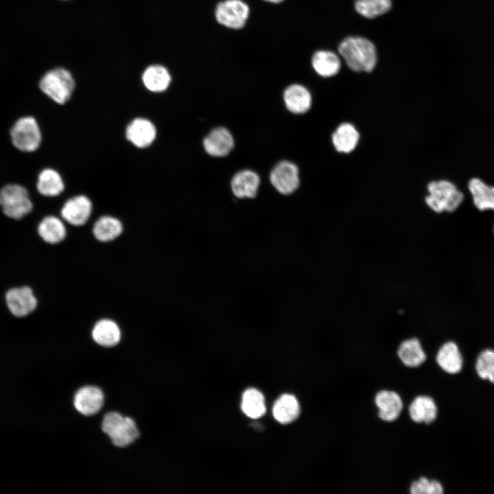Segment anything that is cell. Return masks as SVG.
<instances>
[{
	"label": "cell",
	"instance_id": "6da1fadb",
	"mask_svg": "<svg viewBox=\"0 0 494 494\" xmlns=\"http://www.w3.org/2000/svg\"><path fill=\"white\" fill-rule=\"evenodd\" d=\"M338 51L347 67L353 71L370 72L376 66V47L366 38L346 37L338 45Z\"/></svg>",
	"mask_w": 494,
	"mask_h": 494
},
{
	"label": "cell",
	"instance_id": "7a4b0ae2",
	"mask_svg": "<svg viewBox=\"0 0 494 494\" xmlns=\"http://www.w3.org/2000/svg\"><path fill=\"white\" fill-rule=\"evenodd\" d=\"M75 86L72 74L60 67L47 71L39 81L41 91L58 104H64L70 99Z\"/></svg>",
	"mask_w": 494,
	"mask_h": 494
},
{
	"label": "cell",
	"instance_id": "3957f363",
	"mask_svg": "<svg viewBox=\"0 0 494 494\" xmlns=\"http://www.w3.org/2000/svg\"><path fill=\"white\" fill-rule=\"evenodd\" d=\"M102 430L117 447H126L140 436L134 420L117 412H109L104 416Z\"/></svg>",
	"mask_w": 494,
	"mask_h": 494
},
{
	"label": "cell",
	"instance_id": "277c9868",
	"mask_svg": "<svg viewBox=\"0 0 494 494\" xmlns=\"http://www.w3.org/2000/svg\"><path fill=\"white\" fill-rule=\"evenodd\" d=\"M429 194L425 201L433 211L453 212L461 204L463 194L451 182L447 180L432 181L427 185Z\"/></svg>",
	"mask_w": 494,
	"mask_h": 494
},
{
	"label": "cell",
	"instance_id": "5b68a950",
	"mask_svg": "<svg viewBox=\"0 0 494 494\" xmlns=\"http://www.w3.org/2000/svg\"><path fill=\"white\" fill-rule=\"evenodd\" d=\"M0 207L8 217L20 220L33 209L27 189L17 183H10L0 189Z\"/></svg>",
	"mask_w": 494,
	"mask_h": 494
},
{
	"label": "cell",
	"instance_id": "8992f818",
	"mask_svg": "<svg viewBox=\"0 0 494 494\" xmlns=\"http://www.w3.org/2000/svg\"><path fill=\"white\" fill-rule=\"evenodd\" d=\"M10 136L15 148L23 152L37 150L42 142V133L37 120L32 116H23L15 121Z\"/></svg>",
	"mask_w": 494,
	"mask_h": 494
},
{
	"label": "cell",
	"instance_id": "52a82bcc",
	"mask_svg": "<svg viewBox=\"0 0 494 494\" xmlns=\"http://www.w3.org/2000/svg\"><path fill=\"white\" fill-rule=\"evenodd\" d=\"M373 403L379 419L384 423L395 422L401 416L404 402L401 395L395 390L381 389L373 397Z\"/></svg>",
	"mask_w": 494,
	"mask_h": 494
},
{
	"label": "cell",
	"instance_id": "ba28073f",
	"mask_svg": "<svg viewBox=\"0 0 494 494\" xmlns=\"http://www.w3.org/2000/svg\"><path fill=\"white\" fill-rule=\"evenodd\" d=\"M248 5L242 0H224L220 2L215 10L217 21L231 29L243 27L248 18Z\"/></svg>",
	"mask_w": 494,
	"mask_h": 494
},
{
	"label": "cell",
	"instance_id": "9c48e42d",
	"mask_svg": "<svg viewBox=\"0 0 494 494\" xmlns=\"http://www.w3.org/2000/svg\"><path fill=\"white\" fill-rule=\"evenodd\" d=\"M270 180L273 187L281 194L289 195L299 186L297 166L288 161H281L272 169Z\"/></svg>",
	"mask_w": 494,
	"mask_h": 494
},
{
	"label": "cell",
	"instance_id": "30bf717a",
	"mask_svg": "<svg viewBox=\"0 0 494 494\" xmlns=\"http://www.w3.org/2000/svg\"><path fill=\"white\" fill-rule=\"evenodd\" d=\"M408 415L414 423L430 425L438 416V407L435 399L428 395H419L413 397L407 407Z\"/></svg>",
	"mask_w": 494,
	"mask_h": 494
},
{
	"label": "cell",
	"instance_id": "8fae6325",
	"mask_svg": "<svg viewBox=\"0 0 494 494\" xmlns=\"http://www.w3.org/2000/svg\"><path fill=\"white\" fill-rule=\"evenodd\" d=\"M434 361L438 367L448 375L460 373L464 365L461 350L452 340L444 342L438 346L434 355Z\"/></svg>",
	"mask_w": 494,
	"mask_h": 494
},
{
	"label": "cell",
	"instance_id": "7c38bea8",
	"mask_svg": "<svg viewBox=\"0 0 494 494\" xmlns=\"http://www.w3.org/2000/svg\"><path fill=\"white\" fill-rule=\"evenodd\" d=\"M5 301L10 311L16 317L29 315L37 306V299L27 286L9 290L5 294Z\"/></svg>",
	"mask_w": 494,
	"mask_h": 494
},
{
	"label": "cell",
	"instance_id": "4fadbf2b",
	"mask_svg": "<svg viewBox=\"0 0 494 494\" xmlns=\"http://www.w3.org/2000/svg\"><path fill=\"white\" fill-rule=\"evenodd\" d=\"M93 210L91 200L84 195L75 196L68 199L61 209L62 219L69 224L79 226L89 220Z\"/></svg>",
	"mask_w": 494,
	"mask_h": 494
},
{
	"label": "cell",
	"instance_id": "5bb4252c",
	"mask_svg": "<svg viewBox=\"0 0 494 494\" xmlns=\"http://www.w3.org/2000/svg\"><path fill=\"white\" fill-rule=\"evenodd\" d=\"M396 355L401 364L408 368H417L428 359L421 340L416 336L401 341L397 348Z\"/></svg>",
	"mask_w": 494,
	"mask_h": 494
},
{
	"label": "cell",
	"instance_id": "9a60e30c",
	"mask_svg": "<svg viewBox=\"0 0 494 494\" xmlns=\"http://www.w3.org/2000/svg\"><path fill=\"white\" fill-rule=\"evenodd\" d=\"M125 132L130 143L136 148L143 149L154 143L157 130L155 125L148 119L137 117L128 124Z\"/></svg>",
	"mask_w": 494,
	"mask_h": 494
},
{
	"label": "cell",
	"instance_id": "2e32d148",
	"mask_svg": "<svg viewBox=\"0 0 494 494\" xmlns=\"http://www.w3.org/2000/svg\"><path fill=\"white\" fill-rule=\"evenodd\" d=\"M104 395L98 387L86 386L80 388L74 395L73 405L84 416H93L103 407Z\"/></svg>",
	"mask_w": 494,
	"mask_h": 494
},
{
	"label": "cell",
	"instance_id": "e0dca14e",
	"mask_svg": "<svg viewBox=\"0 0 494 494\" xmlns=\"http://www.w3.org/2000/svg\"><path fill=\"white\" fill-rule=\"evenodd\" d=\"M203 146L209 155L222 157L228 154L233 150L234 139L228 130L224 127H217L204 137Z\"/></svg>",
	"mask_w": 494,
	"mask_h": 494
},
{
	"label": "cell",
	"instance_id": "ac0fdd59",
	"mask_svg": "<svg viewBox=\"0 0 494 494\" xmlns=\"http://www.w3.org/2000/svg\"><path fill=\"white\" fill-rule=\"evenodd\" d=\"M260 179L258 174L249 169L236 173L231 181L233 194L239 198H252L257 196Z\"/></svg>",
	"mask_w": 494,
	"mask_h": 494
},
{
	"label": "cell",
	"instance_id": "d6986e66",
	"mask_svg": "<svg viewBox=\"0 0 494 494\" xmlns=\"http://www.w3.org/2000/svg\"><path fill=\"white\" fill-rule=\"evenodd\" d=\"M283 99L286 108L294 114H303L307 112L311 105V95L305 86L294 84L284 91Z\"/></svg>",
	"mask_w": 494,
	"mask_h": 494
},
{
	"label": "cell",
	"instance_id": "ffe728a7",
	"mask_svg": "<svg viewBox=\"0 0 494 494\" xmlns=\"http://www.w3.org/2000/svg\"><path fill=\"white\" fill-rule=\"evenodd\" d=\"M93 340L104 347H112L121 340V330L118 325L110 319H102L97 321L91 332Z\"/></svg>",
	"mask_w": 494,
	"mask_h": 494
},
{
	"label": "cell",
	"instance_id": "44dd1931",
	"mask_svg": "<svg viewBox=\"0 0 494 494\" xmlns=\"http://www.w3.org/2000/svg\"><path fill=\"white\" fill-rule=\"evenodd\" d=\"M36 187L38 192L43 196L56 197L64 191V183L57 170L47 167L39 172Z\"/></svg>",
	"mask_w": 494,
	"mask_h": 494
},
{
	"label": "cell",
	"instance_id": "7402d4cb",
	"mask_svg": "<svg viewBox=\"0 0 494 494\" xmlns=\"http://www.w3.org/2000/svg\"><path fill=\"white\" fill-rule=\"evenodd\" d=\"M144 86L150 92L162 93L170 85L172 77L163 65L152 64L148 67L142 74Z\"/></svg>",
	"mask_w": 494,
	"mask_h": 494
},
{
	"label": "cell",
	"instance_id": "603a6c76",
	"mask_svg": "<svg viewBox=\"0 0 494 494\" xmlns=\"http://www.w3.org/2000/svg\"><path fill=\"white\" fill-rule=\"evenodd\" d=\"M311 65L319 75L329 78L339 73L341 68V60L339 56L333 51L318 50L312 56Z\"/></svg>",
	"mask_w": 494,
	"mask_h": 494
},
{
	"label": "cell",
	"instance_id": "cb8c5ba5",
	"mask_svg": "<svg viewBox=\"0 0 494 494\" xmlns=\"http://www.w3.org/2000/svg\"><path fill=\"white\" fill-rule=\"evenodd\" d=\"M360 134L350 123L340 124L331 136L332 143L336 150L342 153H350L357 146Z\"/></svg>",
	"mask_w": 494,
	"mask_h": 494
},
{
	"label": "cell",
	"instance_id": "d4e9b609",
	"mask_svg": "<svg viewBox=\"0 0 494 494\" xmlns=\"http://www.w3.org/2000/svg\"><path fill=\"white\" fill-rule=\"evenodd\" d=\"M38 233L45 242L56 244L64 240L67 235V229L60 218L48 215L40 222Z\"/></svg>",
	"mask_w": 494,
	"mask_h": 494
},
{
	"label": "cell",
	"instance_id": "484cf974",
	"mask_svg": "<svg viewBox=\"0 0 494 494\" xmlns=\"http://www.w3.org/2000/svg\"><path fill=\"white\" fill-rule=\"evenodd\" d=\"M272 413L274 419L279 423H289L299 416L300 405L294 395H283L274 403Z\"/></svg>",
	"mask_w": 494,
	"mask_h": 494
},
{
	"label": "cell",
	"instance_id": "4316f807",
	"mask_svg": "<svg viewBox=\"0 0 494 494\" xmlns=\"http://www.w3.org/2000/svg\"><path fill=\"white\" fill-rule=\"evenodd\" d=\"M468 186L473 203L480 211H494V187L476 178L470 180Z\"/></svg>",
	"mask_w": 494,
	"mask_h": 494
},
{
	"label": "cell",
	"instance_id": "83f0119b",
	"mask_svg": "<svg viewBox=\"0 0 494 494\" xmlns=\"http://www.w3.org/2000/svg\"><path fill=\"white\" fill-rule=\"evenodd\" d=\"M122 231L123 225L120 220L110 215L100 217L94 224L93 228L95 238L102 242L114 240Z\"/></svg>",
	"mask_w": 494,
	"mask_h": 494
},
{
	"label": "cell",
	"instance_id": "f1b7e54d",
	"mask_svg": "<svg viewBox=\"0 0 494 494\" xmlns=\"http://www.w3.org/2000/svg\"><path fill=\"white\" fill-rule=\"evenodd\" d=\"M242 411L250 418L257 419L266 413L263 395L255 388H248L243 394Z\"/></svg>",
	"mask_w": 494,
	"mask_h": 494
},
{
	"label": "cell",
	"instance_id": "f546056e",
	"mask_svg": "<svg viewBox=\"0 0 494 494\" xmlns=\"http://www.w3.org/2000/svg\"><path fill=\"white\" fill-rule=\"evenodd\" d=\"M478 377L494 384V349L486 348L479 352L474 364Z\"/></svg>",
	"mask_w": 494,
	"mask_h": 494
},
{
	"label": "cell",
	"instance_id": "4dcf8cb0",
	"mask_svg": "<svg viewBox=\"0 0 494 494\" xmlns=\"http://www.w3.org/2000/svg\"><path fill=\"white\" fill-rule=\"evenodd\" d=\"M355 9L358 14L367 19H373L389 12L391 0H355Z\"/></svg>",
	"mask_w": 494,
	"mask_h": 494
},
{
	"label": "cell",
	"instance_id": "1f68e13d",
	"mask_svg": "<svg viewBox=\"0 0 494 494\" xmlns=\"http://www.w3.org/2000/svg\"><path fill=\"white\" fill-rule=\"evenodd\" d=\"M408 491L410 494H443L445 488L438 480L421 475L410 483Z\"/></svg>",
	"mask_w": 494,
	"mask_h": 494
},
{
	"label": "cell",
	"instance_id": "d6a6232c",
	"mask_svg": "<svg viewBox=\"0 0 494 494\" xmlns=\"http://www.w3.org/2000/svg\"><path fill=\"white\" fill-rule=\"evenodd\" d=\"M264 1H266L270 2V3H279L281 1H283V0H264Z\"/></svg>",
	"mask_w": 494,
	"mask_h": 494
},
{
	"label": "cell",
	"instance_id": "836d02e7",
	"mask_svg": "<svg viewBox=\"0 0 494 494\" xmlns=\"http://www.w3.org/2000/svg\"><path fill=\"white\" fill-rule=\"evenodd\" d=\"M493 232H494V227H493Z\"/></svg>",
	"mask_w": 494,
	"mask_h": 494
}]
</instances>
